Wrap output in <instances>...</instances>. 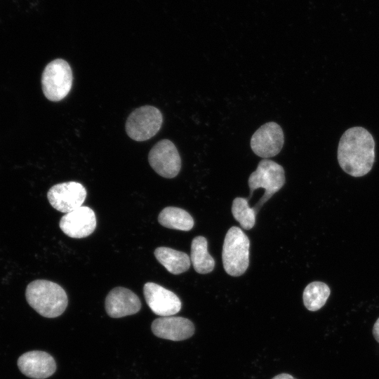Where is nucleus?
<instances>
[{
  "instance_id": "1",
  "label": "nucleus",
  "mask_w": 379,
  "mask_h": 379,
  "mask_svg": "<svg viewBox=\"0 0 379 379\" xmlns=\"http://www.w3.org/2000/svg\"><path fill=\"white\" fill-rule=\"evenodd\" d=\"M337 158L340 168L352 177H362L372 169L375 161V140L361 126H354L342 135Z\"/></svg>"
},
{
  "instance_id": "2",
  "label": "nucleus",
  "mask_w": 379,
  "mask_h": 379,
  "mask_svg": "<svg viewBox=\"0 0 379 379\" xmlns=\"http://www.w3.org/2000/svg\"><path fill=\"white\" fill-rule=\"evenodd\" d=\"M25 296L28 304L44 317L55 318L65 310L68 298L65 290L58 284L37 279L28 284Z\"/></svg>"
},
{
  "instance_id": "3",
  "label": "nucleus",
  "mask_w": 379,
  "mask_h": 379,
  "mask_svg": "<svg viewBox=\"0 0 379 379\" xmlns=\"http://www.w3.org/2000/svg\"><path fill=\"white\" fill-rule=\"evenodd\" d=\"M250 241L238 227L227 231L222 246V258L225 272L233 277L243 274L249 265Z\"/></svg>"
},
{
  "instance_id": "4",
  "label": "nucleus",
  "mask_w": 379,
  "mask_h": 379,
  "mask_svg": "<svg viewBox=\"0 0 379 379\" xmlns=\"http://www.w3.org/2000/svg\"><path fill=\"white\" fill-rule=\"evenodd\" d=\"M248 183L251 191L250 197H252L253 191L258 188L265 190L260 200L253 207L257 213L263 204L284 186V169L277 162L263 159L259 162L256 170L250 175Z\"/></svg>"
},
{
  "instance_id": "5",
  "label": "nucleus",
  "mask_w": 379,
  "mask_h": 379,
  "mask_svg": "<svg viewBox=\"0 0 379 379\" xmlns=\"http://www.w3.org/2000/svg\"><path fill=\"white\" fill-rule=\"evenodd\" d=\"M72 72L68 62L55 59L44 69L41 77L42 90L46 98L53 102L65 98L72 85Z\"/></svg>"
},
{
  "instance_id": "6",
  "label": "nucleus",
  "mask_w": 379,
  "mask_h": 379,
  "mask_svg": "<svg viewBox=\"0 0 379 379\" xmlns=\"http://www.w3.org/2000/svg\"><path fill=\"white\" fill-rule=\"evenodd\" d=\"M163 117L157 108L145 105L135 109L126 122L127 135L135 141H145L155 135L161 128Z\"/></svg>"
},
{
  "instance_id": "7",
  "label": "nucleus",
  "mask_w": 379,
  "mask_h": 379,
  "mask_svg": "<svg viewBox=\"0 0 379 379\" xmlns=\"http://www.w3.org/2000/svg\"><path fill=\"white\" fill-rule=\"evenodd\" d=\"M153 170L166 178H173L180 172L181 159L175 145L168 139L159 141L148 154Z\"/></svg>"
},
{
  "instance_id": "8",
  "label": "nucleus",
  "mask_w": 379,
  "mask_h": 379,
  "mask_svg": "<svg viewBox=\"0 0 379 379\" xmlns=\"http://www.w3.org/2000/svg\"><path fill=\"white\" fill-rule=\"evenodd\" d=\"M86 194V190L83 185L69 181L52 186L47 193V197L55 209L67 213L81 207Z\"/></svg>"
},
{
  "instance_id": "9",
  "label": "nucleus",
  "mask_w": 379,
  "mask_h": 379,
  "mask_svg": "<svg viewBox=\"0 0 379 379\" xmlns=\"http://www.w3.org/2000/svg\"><path fill=\"white\" fill-rule=\"evenodd\" d=\"M284 135L281 127L274 121L261 126L253 134L251 147L260 157L267 159L278 154L284 145Z\"/></svg>"
},
{
  "instance_id": "10",
  "label": "nucleus",
  "mask_w": 379,
  "mask_h": 379,
  "mask_svg": "<svg viewBox=\"0 0 379 379\" xmlns=\"http://www.w3.org/2000/svg\"><path fill=\"white\" fill-rule=\"evenodd\" d=\"M143 293L147 305L157 315L172 316L181 309L182 303L179 298L173 292L157 284L147 282L144 285Z\"/></svg>"
},
{
  "instance_id": "11",
  "label": "nucleus",
  "mask_w": 379,
  "mask_h": 379,
  "mask_svg": "<svg viewBox=\"0 0 379 379\" xmlns=\"http://www.w3.org/2000/svg\"><path fill=\"white\" fill-rule=\"evenodd\" d=\"M94 211L88 206H83L65 213L60 220L61 230L68 237L80 239L91 234L96 227Z\"/></svg>"
},
{
  "instance_id": "12",
  "label": "nucleus",
  "mask_w": 379,
  "mask_h": 379,
  "mask_svg": "<svg viewBox=\"0 0 379 379\" xmlns=\"http://www.w3.org/2000/svg\"><path fill=\"white\" fill-rule=\"evenodd\" d=\"M17 363L22 374L34 379L47 378L56 370L53 357L44 351L33 350L25 352L19 357Z\"/></svg>"
},
{
  "instance_id": "13",
  "label": "nucleus",
  "mask_w": 379,
  "mask_h": 379,
  "mask_svg": "<svg viewBox=\"0 0 379 379\" xmlns=\"http://www.w3.org/2000/svg\"><path fill=\"white\" fill-rule=\"evenodd\" d=\"M151 328L154 335L173 341H180L192 337L194 326L188 319L181 317H162L153 321Z\"/></svg>"
},
{
  "instance_id": "14",
  "label": "nucleus",
  "mask_w": 379,
  "mask_h": 379,
  "mask_svg": "<svg viewBox=\"0 0 379 379\" xmlns=\"http://www.w3.org/2000/svg\"><path fill=\"white\" fill-rule=\"evenodd\" d=\"M105 310L112 318H120L138 312L141 302L138 295L124 287L111 290L105 298Z\"/></svg>"
},
{
  "instance_id": "15",
  "label": "nucleus",
  "mask_w": 379,
  "mask_h": 379,
  "mask_svg": "<svg viewBox=\"0 0 379 379\" xmlns=\"http://www.w3.org/2000/svg\"><path fill=\"white\" fill-rule=\"evenodd\" d=\"M157 260L171 274H180L190 267L189 255L171 248L158 247L154 250Z\"/></svg>"
},
{
  "instance_id": "16",
  "label": "nucleus",
  "mask_w": 379,
  "mask_h": 379,
  "mask_svg": "<svg viewBox=\"0 0 379 379\" xmlns=\"http://www.w3.org/2000/svg\"><path fill=\"white\" fill-rule=\"evenodd\" d=\"M208 243L205 237L198 236L192 239L190 260L197 273L208 274L213 271L215 260L208 252Z\"/></svg>"
},
{
  "instance_id": "17",
  "label": "nucleus",
  "mask_w": 379,
  "mask_h": 379,
  "mask_svg": "<svg viewBox=\"0 0 379 379\" xmlns=\"http://www.w3.org/2000/svg\"><path fill=\"white\" fill-rule=\"evenodd\" d=\"M158 221L165 227L182 231H189L194 226V220L188 212L173 206L164 208L159 215Z\"/></svg>"
},
{
  "instance_id": "18",
  "label": "nucleus",
  "mask_w": 379,
  "mask_h": 379,
  "mask_svg": "<svg viewBox=\"0 0 379 379\" xmlns=\"http://www.w3.org/2000/svg\"><path fill=\"white\" fill-rule=\"evenodd\" d=\"M330 293L331 290L326 284L313 281L304 289L302 294L304 305L310 311H317L325 305Z\"/></svg>"
},
{
  "instance_id": "19",
  "label": "nucleus",
  "mask_w": 379,
  "mask_h": 379,
  "mask_svg": "<svg viewBox=\"0 0 379 379\" xmlns=\"http://www.w3.org/2000/svg\"><path fill=\"white\" fill-rule=\"evenodd\" d=\"M232 213L244 230H251L255 223L256 211L250 207L248 199L237 197L233 200Z\"/></svg>"
},
{
  "instance_id": "20",
  "label": "nucleus",
  "mask_w": 379,
  "mask_h": 379,
  "mask_svg": "<svg viewBox=\"0 0 379 379\" xmlns=\"http://www.w3.org/2000/svg\"><path fill=\"white\" fill-rule=\"evenodd\" d=\"M373 334L376 341L379 343V317L373 325Z\"/></svg>"
},
{
  "instance_id": "21",
  "label": "nucleus",
  "mask_w": 379,
  "mask_h": 379,
  "mask_svg": "<svg viewBox=\"0 0 379 379\" xmlns=\"http://www.w3.org/2000/svg\"><path fill=\"white\" fill-rule=\"evenodd\" d=\"M272 379H296V378L288 373H280L274 376Z\"/></svg>"
}]
</instances>
